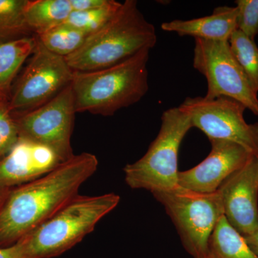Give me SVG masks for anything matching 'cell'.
<instances>
[{
	"mask_svg": "<svg viewBox=\"0 0 258 258\" xmlns=\"http://www.w3.org/2000/svg\"><path fill=\"white\" fill-rule=\"evenodd\" d=\"M98 166L96 156L82 153L38 179L10 189L0 207V248L18 242L79 195Z\"/></svg>",
	"mask_w": 258,
	"mask_h": 258,
	"instance_id": "6da1fadb",
	"label": "cell"
},
{
	"mask_svg": "<svg viewBox=\"0 0 258 258\" xmlns=\"http://www.w3.org/2000/svg\"><path fill=\"white\" fill-rule=\"evenodd\" d=\"M150 49L98 71H74L71 87L76 113L110 116L138 103L149 91Z\"/></svg>",
	"mask_w": 258,
	"mask_h": 258,
	"instance_id": "7a4b0ae2",
	"label": "cell"
},
{
	"mask_svg": "<svg viewBox=\"0 0 258 258\" xmlns=\"http://www.w3.org/2000/svg\"><path fill=\"white\" fill-rule=\"evenodd\" d=\"M156 29L135 0H125L116 14L74 53L64 57L74 71H98L120 63L157 44Z\"/></svg>",
	"mask_w": 258,
	"mask_h": 258,
	"instance_id": "3957f363",
	"label": "cell"
},
{
	"mask_svg": "<svg viewBox=\"0 0 258 258\" xmlns=\"http://www.w3.org/2000/svg\"><path fill=\"white\" fill-rule=\"evenodd\" d=\"M120 197L114 193L98 196L78 195L18 241L24 257H57L79 243L103 217L116 208Z\"/></svg>",
	"mask_w": 258,
	"mask_h": 258,
	"instance_id": "277c9868",
	"label": "cell"
},
{
	"mask_svg": "<svg viewBox=\"0 0 258 258\" xmlns=\"http://www.w3.org/2000/svg\"><path fill=\"white\" fill-rule=\"evenodd\" d=\"M157 137L138 161L125 166V180L132 189L151 192L174 189L178 184V159L181 142L191 126L179 106L163 113Z\"/></svg>",
	"mask_w": 258,
	"mask_h": 258,
	"instance_id": "5b68a950",
	"label": "cell"
},
{
	"mask_svg": "<svg viewBox=\"0 0 258 258\" xmlns=\"http://www.w3.org/2000/svg\"><path fill=\"white\" fill-rule=\"evenodd\" d=\"M152 195L165 208L186 250L194 258H205L209 238L224 216L218 190L200 193L178 186Z\"/></svg>",
	"mask_w": 258,
	"mask_h": 258,
	"instance_id": "8992f818",
	"label": "cell"
},
{
	"mask_svg": "<svg viewBox=\"0 0 258 258\" xmlns=\"http://www.w3.org/2000/svg\"><path fill=\"white\" fill-rule=\"evenodd\" d=\"M193 66L208 82L205 98H231L258 115L257 93L232 55L228 41L195 39Z\"/></svg>",
	"mask_w": 258,
	"mask_h": 258,
	"instance_id": "52a82bcc",
	"label": "cell"
},
{
	"mask_svg": "<svg viewBox=\"0 0 258 258\" xmlns=\"http://www.w3.org/2000/svg\"><path fill=\"white\" fill-rule=\"evenodd\" d=\"M179 107L189 115L192 128L200 129L210 140L234 142L258 157V123L245 121L246 108L239 102L225 97H189Z\"/></svg>",
	"mask_w": 258,
	"mask_h": 258,
	"instance_id": "ba28073f",
	"label": "cell"
},
{
	"mask_svg": "<svg viewBox=\"0 0 258 258\" xmlns=\"http://www.w3.org/2000/svg\"><path fill=\"white\" fill-rule=\"evenodd\" d=\"M76 113L71 84L42 106L13 115L20 138L50 148L66 161L75 155L71 139Z\"/></svg>",
	"mask_w": 258,
	"mask_h": 258,
	"instance_id": "9c48e42d",
	"label": "cell"
},
{
	"mask_svg": "<svg viewBox=\"0 0 258 258\" xmlns=\"http://www.w3.org/2000/svg\"><path fill=\"white\" fill-rule=\"evenodd\" d=\"M35 39L33 55L8 101L13 114L42 106L72 83L74 71L64 57L47 50Z\"/></svg>",
	"mask_w": 258,
	"mask_h": 258,
	"instance_id": "30bf717a",
	"label": "cell"
},
{
	"mask_svg": "<svg viewBox=\"0 0 258 258\" xmlns=\"http://www.w3.org/2000/svg\"><path fill=\"white\" fill-rule=\"evenodd\" d=\"M227 222L241 235L258 230V157L252 155L218 189Z\"/></svg>",
	"mask_w": 258,
	"mask_h": 258,
	"instance_id": "8fae6325",
	"label": "cell"
},
{
	"mask_svg": "<svg viewBox=\"0 0 258 258\" xmlns=\"http://www.w3.org/2000/svg\"><path fill=\"white\" fill-rule=\"evenodd\" d=\"M210 142L211 151L205 160L191 169L179 171L178 184L181 187L196 192H215L252 155L234 142L217 139Z\"/></svg>",
	"mask_w": 258,
	"mask_h": 258,
	"instance_id": "7c38bea8",
	"label": "cell"
},
{
	"mask_svg": "<svg viewBox=\"0 0 258 258\" xmlns=\"http://www.w3.org/2000/svg\"><path fill=\"white\" fill-rule=\"evenodd\" d=\"M64 161L50 148L20 138L0 160V189L9 190L38 179Z\"/></svg>",
	"mask_w": 258,
	"mask_h": 258,
	"instance_id": "4fadbf2b",
	"label": "cell"
},
{
	"mask_svg": "<svg viewBox=\"0 0 258 258\" xmlns=\"http://www.w3.org/2000/svg\"><path fill=\"white\" fill-rule=\"evenodd\" d=\"M236 7L222 6L203 18L191 20H174L161 24L166 32H175L179 36H191L213 41H229L237 30Z\"/></svg>",
	"mask_w": 258,
	"mask_h": 258,
	"instance_id": "5bb4252c",
	"label": "cell"
},
{
	"mask_svg": "<svg viewBox=\"0 0 258 258\" xmlns=\"http://www.w3.org/2000/svg\"><path fill=\"white\" fill-rule=\"evenodd\" d=\"M36 45L35 37L0 42V97L8 99L12 83Z\"/></svg>",
	"mask_w": 258,
	"mask_h": 258,
	"instance_id": "9a60e30c",
	"label": "cell"
},
{
	"mask_svg": "<svg viewBox=\"0 0 258 258\" xmlns=\"http://www.w3.org/2000/svg\"><path fill=\"white\" fill-rule=\"evenodd\" d=\"M205 258H258L237 230L222 216L209 238Z\"/></svg>",
	"mask_w": 258,
	"mask_h": 258,
	"instance_id": "2e32d148",
	"label": "cell"
},
{
	"mask_svg": "<svg viewBox=\"0 0 258 258\" xmlns=\"http://www.w3.org/2000/svg\"><path fill=\"white\" fill-rule=\"evenodd\" d=\"M72 12L70 0H28L25 19L37 35L63 24Z\"/></svg>",
	"mask_w": 258,
	"mask_h": 258,
	"instance_id": "e0dca14e",
	"label": "cell"
},
{
	"mask_svg": "<svg viewBox=\"0 0 258 258\" xmlns=\"http://www.w3.org/2000/svg\"><path fill=\"white\" fill-rule=\"evenodd\" d=\"M35 37L47 50L63 57L79 50L87 38L83 32L64 23L39 34Z\"/></svg>",
	"mask_w": 258,
	"mask_h": 258,
	"instance_id": "ac0fdd59",
	"label": "cell"
},
{
	"mask_svg": "<svg viewBox=\"0 0 258 258\" xmlns=\"http://www.w3.org/2000/svg\"><path fill=\"white\" fill-rule=\"evenodd\" d=\"M28 0H0V42L10 41L31 32L25 19Z\"/></svg>",
	"mask_w": 258,
	"mask_h": 258,
	"instance_id": "d6986e66",
	"label": "cell"
},
{
	"mask_svg": "<svg viewBox=\"0 0 258 258\" xmlns=\"http://www.w3.org/2000/svg\"><path fill=\"white\" fill-rule=\"evenodd\" d=\"M231 52L258 94V47L254 40L236 30L229 40Z\"/></svg>",
	"mask_w": 258,
	"mask_h": 258,
	"instance_id": "ffe728a7",
	"label": "cell"
},
{
	"mask_svg": "<svg viewBox=\"0 0 258 258\" xmlns=\"http://www.w3.org/2000/svg\"><path fill=\"white\" fill-rule=\"evenodd\" d=\"M120 6L119 2L110 0L106 6L97 9L73 11L64 23L88 37L104 27L116 14Z\"/></svg>",
	"mask_w": 258,
	"mask_h": 258,
	"instance_id": "44dd1931",
	"label": "cell"
},
{
	"mask_svg": "<svg viewBox=\"0 0 258 258\" xmlns=\"http://www.w3.org/2000/svg\"><path fill=\"white\" fill-rule=\"evenodd\" d=\"M20 139L18 125L8 107V100L0 101V160Z\"/></svg>",
	"mask_w": 258,
	"mask_h": 258,
	"instance_id": "7402d4cb",
	"label": "cell"
},
{
	"mask_svg": "<svg viewBox=\"0 0 258 258\" xmlns=\"http://www.w3.org/2000/svg\"><path fill=\"white\" fill-rule=\"evenodd\" d=\"M237 30L254 40L258 35V0H237Z\"/></svg>",
	"mask_w": 258,
	"mask_h": 258,
	"instance_id": "603a6c76",
	"label": "cell"
},
{
	"mask_svg": "<svg viewBox=\"0 0 258 258\" xmlns=\"http://www.w3.org/2000/svg\"><path fill=\"white\" fill-rule=\"evenodd\" d=\"M110 0H70L73 11L97 9L106 6Z\"/></svg>",
	"mask_w": 258,
	"mask_h": 258,
	"instance_id": "cb8c5ba5",
	"label": "cell"
},
{
	"mask_svg": "<svg viewBox=\"0 0 258 258\" xmlns=\"http://www.w3.org/2000/svg\"><path fill=\"white\" fill-rule=\"evenodd\" d=\"M0 258H25L18 243L10 247L0 248Z\"/></svg>",
	"mask_w": 258,
	"mask_h": 258,
	"instance_id": "d4e9b609",
	"label": "cell"
},
{
	"mask_svg": "<svg viewBox=\"0 0 258 258\" xmlns=\"http://www.w3.org/2000/svg\"><path fill=\"white\" fill-rule=\"evenodd\" d=\"M244 238L251 250L258 257V230L251 235L244 236Z\"/></svg>",
	"mask_w": 258,
	"mask_h": 258,
	"instance_id": "484cf974",
	"label": "cell"
},
{
	"mask_svg": "<svg viewBox=\"0 0 258 258\" xmlns=\"http://www.w3.org/2000/svg\"><path fill=\"white\" fill-rule=\"evenodd\" d=\"M9 190L0 189V207H1L3 202H4L5 199L7 196V194H8Z\"/></svg>",
	"mask_w": 258,
	"mask_h": 258,
	"instance_id": "4316f807",
	"label": "cell"
},
{
	"mask_svg": "<svg viewBox=\"0 0 258 258\" xmlns=\"http://www.w3.org/2000/svg\"><path fill=\"white\" fill-rule=\"evenodd\" d=\"M4 100H8V99H7V98H1V97H0V101H4Z\"/></svg>",
	"mask_w": 258,
	"mask_h": 258,
	"instance_id": "83f0119b",
	"label": "cell"
}]
</instances>
